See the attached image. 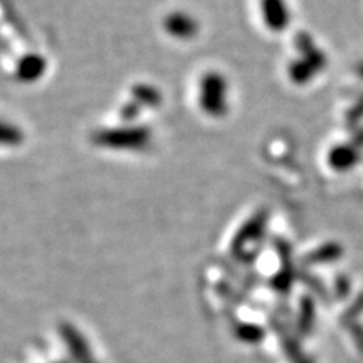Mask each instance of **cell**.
<instances>
[{
    "label": "cell",
    "mask_w": 363,
    "mask_h": 363,
    "mask_svg": "<svg viewBox=\"0 0 363 363\" xmlns=\"http://www.w3.org/2000/svg\"><path fill=\"white\" fill-rule=\"evenodd\" d=\"M96 145L111 150L140 152L152 143V130L144 126H118L99 130L93 135Z\"/></svg>",
    "instance_id": "1"
},
{
    "label": "cell",
    "mask_w": 363,
    "mask_h": 363,
    "mask_svg": "<svg viewBox=\"0 0 363 363\" xmlns=\"http://www.w3.org/2000/svg\"><path fill=\"white\" fill-rule=\"evenodd\" d=\"M260 9L271 29H281L285 26V0H260Z\"/></svg>",
    "instance_id": "5"
},
{
    "label": "cell",
    "mask_w": 363,
    "mask_h": 363,
    "mask_svg": "<svg viewBox=\"0 0 363 363\" xmlns=\"http://www.w3.org/2000/svg\"><path fill=\"white\" fill-rule=\"evenodd\" d=\"M25 141V133L16 123L0 118V147L2 149H13Z\"/></svg>",
    "instance_id": "6"
},
{
    "label": "cell",
    "mask_w": 363,
    "mask_h": 363,
    "mask_svg": "<svg viewBox=\"0 0 363 363\" xmlns=\"http://www.w3.org/2000/svg\"><path fill=\"white\" fill-rule=\"evenodd\" d=\"M162 26L169 37L180 41L194 38L200 28L199 21L191 14L184 13V11H174V13H169L164 18Z\"/></svg>",
    "instance_id": "3"
},
{
    "label": "cell",
    "mask_w": 363,
    "mask_h": 363,
    "mask_svg": "<svg viewBox=\"0 0 363 363\" xmlns=\"http://www.w3.org/2000/svg\"><path fill=\"white\" fill-rule=\"evenodd\" d=\"M48 64L45 60L40 55H28L26 58L20 60L16 74L21 82H33L38 81V79L44 74Z\"/></svg>",
    "instance_id": "4"
},
{
    "label": "cell",
    "mask_w": 363,
    "mask_h": 363,
    "mask_svg": "<svg viewBox=\"0 0 363 363\" xmlns=\"http://www.w3.org/2000/svg\"><path fill=\"white\" fill-rule=\"evenodd\" d=\"M199 106L211 118L229 112V84L220 72H206L199 81Z\"/></svg>",
    "instance_id": "2"
}]
</instances>
